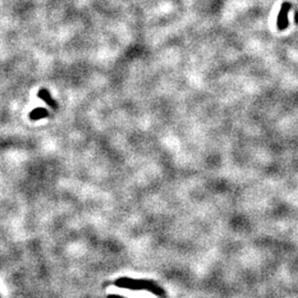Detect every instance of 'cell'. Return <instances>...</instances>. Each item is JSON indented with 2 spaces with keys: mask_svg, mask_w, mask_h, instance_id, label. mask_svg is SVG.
I'll return each mask as SVG.
<instances>
[{
  "mask_svg": "<svg viewBox=\"0 0 298 298\" xmlns=\"http://www.w3.org/2000/svg\"><path fill=\"white\" fill-rule=\"evenodd\" d=\"M38 95H39L40 99H41L42 101H44L45 103H47V104H48L49 106H50V107H52V108H57V107H58L57 102L53 100V97L51 96V94L49 93L46 89L40 90Z\"/></svg>",
  "mask_w": 298,
  "mask_h": 298,
  "instance_id": "obj_1",
  "label": "cell"
},
{
  "mask_svg": "<svg viewBox=\"0 0 298 298\" xmlns=\"http://www.w3.org/2000/svg\"><path fill=\"white\" fill-rule=\"evenodd\" d=\"M48 116H49V112L44 107L35 108L31 113H30V118H31L32 120H39Z\"/></svg>",
  "mask_w": 298,
  "mask_h": 298,
  "instance_id": "obj_2",
  "label": "cell"
}]
</instances>
